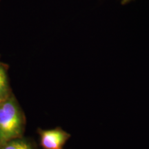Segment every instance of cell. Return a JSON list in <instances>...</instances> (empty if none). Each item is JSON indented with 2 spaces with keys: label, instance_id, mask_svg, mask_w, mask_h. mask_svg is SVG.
<instances>
[{
  "label": "cell",
  "instance_id": "cell-5",
  "mask_svg": "<svg viewBox=\"0 0 149 149\" xmlns=\"http://www.w3.org/2000/svg\"><path fill=\"white\" fill-rule=\"evenodd\" d=\"M134 1V0H122V5H126V4H128V3H129L130 2H131V1Z\"/></svg>",
  "mask_w": 149,
  "mask_h": 149
},
{
  "label": "cell",
  "instance_id": "cell-3",
  "mask_svg": "<svg viewBox=\"0 0 149 149\" xmlns=\"http://www.w3.org/2000/svg\"><path fill=\"white\" fill-rule=\"evenodd\" d=\"M8 95V83L5 70L0 64V102L7 99Z\"/></svg>",
  "mask_w": 149,
  "mask_h": 149
},
{
  "label": "cell",
  "instance_id": "cell-2",
  "mask_svg": "<svg viewBox=\"0 0 149 149\" xmlns=\"http://www.w3.org/2000/svg\"><path fill=\"white\" fill-rule=\"evenodd\" d=\"M70 135L59 128L43 131L41 133V144L44 149H61Z\"/></svg>",
  "mask_w": 149,
  "mask_h": 149
},
{
  "label": "cell",
  "instance_id": "cell-1",
  "mask_svg": "<svg viewBox=\"0 0 149 149\" xmlns=\"http://www.w3.org/2000/svg\"><path fill=\"white\" fill-rule=\"evenodd\" d=\"M22 129V115L14 100L7 98L0 102V144L15 139Z\"/></svg>",
  "mask_w": 149,
  "mask_h": 149
},
{
  "label": "cell",
  "instance_id": "cell-6",
  "mask_svg": "<svg viewBox=\"0 0 149 149\" xmlns=\"http://www.w3.org/2000/svg\"></svg>",
  "mask_w": 149,
  "mask_h": 149
},
{
  "label": "cell",
  "instance_id": "cell-4",
  "mask_svg": "<svg viewBox=\"0 0 149 149\" xmlns=\"http://www.w3.org/2000/svg\"><path fill=\"white\" fill-rule=\"evenodd\" d=\"M2 149H33L31 145L24 140H13L6 143Z\"/></svg>",
  "mask_w": 149,
  "mask_h": 149
}]
</instances>
